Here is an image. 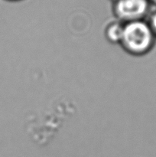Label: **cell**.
I'll list each match as a JSON object with an SVG mask.
<instances>
[{
    "label": "cell",
    "instance_id": "cell-3",
    "mask_svg": "<svg viewBox=\"0 0 156 157\" xmlns=\"http://www.w3.org/2000/svg\"><path fill=\"white\" fill-rule=\"evenodd\" d=\"M124 23L119 21H113L109 24L105 29L106 38L112 44H119L123 33Z\"/></svg>",
    "mask_w": 156,
    "mask_h": 157
},
{
    "label": "cell",
    "instance_id": "cell-4",
    "mask_svg": "<svg viewBox=\"0 0 156 157\" xmlns=\"http://www.w3.org/2000/svg\"><path fill=\"white\" fill-rule=\"evenodd\" d=\"M149 26L150 28H151V31H152L153 34H156V13H154V15L151 16V22H150Z\"/></svg>",
    "mask_w": 156,
    "mask_h": 157
},
{
    "label": "cell",
    "instance_id": "cell-1",
    "mask_svg": "<svg viewBox=\"0 0 156 157\" xmlns=\"http://www.w3.org/2000/svg\"><path fill=\"white\" fill-rule=\"evenodd\" d=\"M153 34L149 25L142 20L124 24L123 33L119 44L125 52L133 55H141L151 48Z\"/></svg>",
    "mask_w": 156,
    "mask_h": 157
},
{
    "label": "cell",
    "instance_id": "cell-2",
    "mask_svg": "<svg viewBox=\"0 0 156 157\" xmlns=\"http://www.w3.org/2000/svg\"><path fill=\"white\" fill-rule=\"evenodd\" d=\"M148 9V0H116L113 11L118 21L125 24L142 20Z\"/></svg>",
    "mask_w": 156,
    "mask_h": 157
},
{
    "label": "cell",
    "instance_id": "cell-5",
    "mask_svg": "<svg viewBox=\"0 0 156 157\" xmlns=\"http://www.w3.org/2000/svg\"><path fill=\"white\" fill-rule=\"evenodd\" d=\"M153 2H155L156 3V0H152Z\"/></svg>",
    "mask_w": 156,
    "mask_h": 157
}]
</instances>
